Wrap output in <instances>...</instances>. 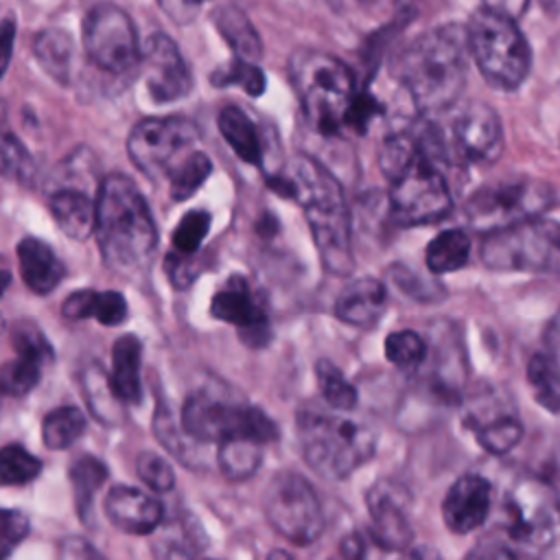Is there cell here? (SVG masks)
Returning <instances> with one entry per match:
<instances>
[{
    "label": "cell",
    "instance_id": "cell-31",
    "mask_svg": "<svg viewBox=\"0 0 560 560\" xmlns=\"http://www.w3.org/2000/svg\"><path fill=\"white\" fill-rule=\"evenodd\" d=\"M68 479L72 483V497H74V508L83 521H88L92 503L96 492L107 479V466L94 457V455H83L72 462L68 468Z\"/></svg>",
    "mask_w": 560,
    "mask_h": 560
},
{
    "label": "cell",
    "instance_id": "cell-55",
    "mask_svg": "<svg viewBox=\"0 0 560 560\" xmlns=\"http://www.w3.org/2000/svg\"><path fill=\"white\" fill-rule=\"evenodd\" d=\"M13 33H15V28H13V22H11V18H7V20H4V24H2V46H4V52H2V70H7V66H9V59H11V44H13Z\"/></svg>",
    "mask_w": 560,
    "mask_h": 560
},
{
    "label": "cell",
    "instance_id": "cell-33",
    "mask_svg": "<svg viewBox=\"0 0 560 560\" xmlns=\"http://www.w3.org/2000/svg\"><path fill=\"white\" fill-rule=\"evenodd\" d=\"M35 57L39 66L59 83H66L70 77L72 61V42L61 28H44L33 42Z\"/></svg>",
    "mask_w": 560,
    "mask_h": 560
},
{
    "label": "cell",
    "instance_id": "cell-21",
    "mask_svg": "<svg viewBox=\"0 0 560 560\" xmlns=\"http://www.w3.org/2000/svg\"><path fill=\"white\" fill-rule=\"evenodd\" d=\"M105 514L120 532L147 536L162 523V505L131 486H114L105 497Z\"/></svg>",
    "mask_w": 560,
    "mask_h": 560
},
{
    "label": "cell",
    "instance_id": "cell-32",
    "mask_svg": "<svg viewBox=\"0 0 560 560\" xmlns=\"http://www.w3.org/2000/svg\"><path fill=\"white\" fill-rule=\"evenodd\" d=\"M470 256V238L464 230H444L427 245V267L431 273H451L462 269Z\"/></svg>",
    "mask_w": 560,
    "mask_h": 560
},
{
    "label": "cell",
    "instance_id": "cell-15",
    "mask_svg": "<svg viewBox=\"0 0 560 560\" xmlns=\"http://www.w3.org/2000/svg\"><path fill=\"white\" fill-rule=\"evenodd\" d=\"M455 164H490L503 151V129L497 112L483 101L457 107L446 136Z\"/></svg>",
    "mask_w": 560,
    "mask_h": 560
},
{
    "label": "cell",
    "instance_id": "cell-9",
    "mask_svg": "<svg viewBox=\"0 0 560 560\" xmlns=\"http://www.w3.org/2000/svg\"><path fill=\"white\" fill-rule=\"evenodd\" d=\"M451 206L453 195L446 168L424 153L422 147L413 162L389 179V214L400 225L440 221L448 214Z\"/></svg>",
    "mask_w": 560,
    "mask_h": 560
},
{
    "label": "cell",
    "instance_id": "cell-20",
    "mask_svg": "<svg viewBox=\"0 0 560 560\" xmlns=\"http://www.w3.org/2000/svg\"><path fill=\"white\" fill-rule=\"evenodd\" d=\"M492 486L481 475H462L442 501V518L455 534L481 527L490 514Z\"/></svg>",
    "mask_w": 560,
    "mask_h": 560
},
{
    "label": "cell",
    "instance_id": "cell-39",
    "mask_svg": "<svg viewBox=\"0 0 560 560\" xmlns=\"http://www.w3.org/2000/svg\"><path fill=\"white\" fill-rule=\"evenodd\" d=\"M210 171H212V162L203 151L197 149L195 153H190L168 179L171 182V199L186 201L188 197H192V192L199 190V186L206 182Z\"/></svg>",
    "mask_w": 560,
    "mask_h": 560
},
{
    "label": "cell",
    "instance_id": "cell-45",
    "mask_svg": "<svg viewBox=\"0 0 560 560\" xmlns=\"http://www.w3.org/2000/svg\"><path fill=\"white\" fill-rule=\"evenodd\" d=\"M136 472L153 492H171L175 486L173 468L155 453H140L136 459Z\"/></svg>",
    "mask_w": 560,
    "mask_h": 560
},
{
    "label": "cell",
    "instance_id": "cell-3",
    "mask_svg": "<svg viewBox=\"0 0 560 560\" xmlns=\"http://www.w3.org/2000/svg\"><path fill=\"white\" fill-rule=\"evenodd\" d=\"M468 55L466 26H433L396 52L392 74L420 114H442L457 103L466 85Z\"/></svg>",
    "mask_w": 560,
    "mask_h": 560
},
{
    "label": "cell",
    "instance_id": "cell-5",
    "mask_svg": "<svg viewBox=\"0 0 560 560\" xmlns=\"http://www.w3.org/2000/svg\"><path fill=\"white\" fill-rule=\"evenodd\" d=\"M298 435L304 462L324 479H346L376 448V433L368 422L337 413L300 411Z\"/></svg>",
    "mask_w": 560,
    "mask_h": 560
},
{
    "label": "cell",
    "instance_id": "cell-16",
    "mask_svg": "<svg viewBox=\"0 0 560 560\" xmlns=\"http://www.w3.org/2000/svg\"><path fill=\"white\" fill-rule=\"evenodd\" d=\"M212 317L238 328L243 343L260 348L269 341V315L260 293H256L243 276H230L210 302Z\"/></svg>",
    "mask_w": 560,
    "mask_h": 560
},
{
    "label": "cell",
    "instance_id": "cell-40",
    "mask_svg": "<svg viewBox=\"0 0 560 560\" xmlns=\"http://www.w3.org/2000/svg\"><path fill=\"white\" fill-rule=\"evenodd\" d=\"M42 472V462L20 444H7L0 451V479L4 486L31 483Z\"/></svg>",
    "mask_w": 560,
    "mask_h": 560
},
{
    "label": "cell",
    "instance_id": "cell-23",
    "mask_svg": "<svg viewBox=\"0 0 560 560\" xmlns=\"http://www.w3.org/2000/svg\"><path fill=\"white\" fill-rule=\"evenodd\" d=\"M15 254L24 284L37 295L50 293L66 276V267L52 247L35 236L22 238L15 247Z\"/></svg>",
    "mask_w": 560,
    "mask_h": 560
},
{
    "label": "cell",
    "instance_id": "cell-25",
    "mask_svg": "<svg viewBox=\"0 0 560 560\" xmlns=\"http://www.w3.org/2000/svg\"><path fill=\"white\" fill-rule=\"evenodd\" d=\"M50 212L59 230L74 238L85 241L96 228V199L74 186H61L50 195Z\"/></svg>",
    "mask_w": 560,
    "mask_h": 560
},
{
    "label": "cell",
    "instance_id": "cell-7",
    "mask_svg": "<svg viewBox=\"0 0 560 560\" xmlns=\"http://www.w3.org/2000/svg\"><path fill=\"white\" fill-rule=\"evenodd\" d=\"M510 542L529 560H560V497L542 479L518 481L508 497Z\"/></svg>",
    "mask_w": 560,
    "mask_h": 560
},
{
    "label": "cell",
    "instance_id": "cell-13",
    "mask_svg": "<svg viewBox=\"0 0 560 560\" xmlns=\"http://www.w3.org/2000/svg\"><path fill=\"white\" fill-rule=\"evenodd\" d=\"M267 523L293 545L306 547L324 532V510L311 481L298 472L276 475L262 497Z\"/></svg>",
    "mask_w": 560,
    "mask_h": 560
},
{
    "label": "cell",
    "instance_id": "cell-18",
    "mask_svg": "<svg viewBox=\"0 0 560 560\" xmlns=\"http://www.w3.org/2000/svg\"><path fill=\"white\" fill-rule=\"evenodd\" d=\"M405 490L394 486L392 481H378L365 494L368 512H370V536L372 540L389 551L405 549L411 538L413 529L407 516Z\"/></svg>",
    "mask_w": 560,
    "mask_h": 560
},
{
    "label": "cell",
    "instance_id": "cell-8",
    "mask_svg": "<svg viewBox=\"0 0 560 560\" xmlns=\"http://www.w3.org/2000/svg\"><path fill=\"white\" fill-rule=\"evenodd\" d=\"M179 422L186 433L203 444L252 440L265 446L278 438V427L258 407L225 402L208 392H195L186 398Z\"/></svg>",
    "mask_w": 560,
    "mask_h": 560
},
{
    "label": "cell",
    "instance_id": "cell-48",
    "mask_svg": "<svg viewBox=\"0 0 560 560\" xmlns=\"http://www.w3.org/2000/svg\"><path fill=\"white\" fill-rule=\"evenodd\" d=\"M31 523L28 516L20 510L4 508L2 510V558H9V553L28 536Z\"/></svg>",
    "mask_w": 560,
    "mask_h": 560
},
{
    "label": "cell",
    "instance_id": "cell-10",
    "mask_svg": "<svg viewBox=\"0 0 560 560\" xmlns=\"http://www.w3.org/2000/svg\"><path fill=\"white\" fill-rule=\"evenodd\" d=\"M551 188L545 182L514 177L488 184L466 201V217L479 232H497L534 221L551 203Z\"/></svg>",
    "mask_w": 560,
    "mask_h": 560
},
{
    "label": "cell",
    "instance_id": "cell-38",
    "mask_svg": "<svg viewBox=\"0 0 560 560\" xmlns=\"http://www.w3.org/2000/svg\"><path fill=\"white\" fill-rule=\"evenodd\" d=\"M315 376L319 383V392L324 400L335 409V411H350L357 407V389L354 385L343 376V372L330 363L328 359H319L315 363Z\"/></svg>",
    "mask_w": 560,
    "mask_h": 560
},
{
    "label": "cell",
    "instance_id": "cell-50",
    "mask_svg": "<svg viewBox=\"0 0 560 560\" xmlns=\"http://www.w3.org/2000/svg\"><path fill=\"white\" fill-rule=\"evenodd\" d=\"M57 560H105L83 536H66L57 547Z\"/></svg>",
    "mask_w": 560,
    "mask_h": 560
},
{
    "label": "cell",
    "instance_id": "cell-34",
    "mask_svg": "<svg viewBox=\"0 0 560 560\" xmlns=\"http://www.w3.org/2000/svg\"><path fill=\"white\" fill-rule=\"evenodd\" d=\"M83 394L88 398L90 411L103 424H116L120 420V398L112 387L109 374L92 365L83 372Z\"/></svg>",
    "mask_w": 560,
    "mask_h": 560
},
{
    "label": "cell",
    "instance_id": "cell-26",
    "mask_svg": "<svg viewBox=\"0 0 560 560\" xmlns=\"http://www.w3.org/2000/svg\"><path fill=\"white\" fill-rule=\"evenodd\" d=\"M68 319H96L103 326H118L127 319V300L118 291L81 289L70 293L61 306Z\"/></svg>",
    "mask_w": 560,
    "mask_h": 560
},
{
    "label": "cell",
    "instance_id": "cell-29",
    "mask_svg": "<svg viewBox=\"0 0 560 560\" xmlns=\"http://www.w3.org/2000/svg\"><path fill=\"white\" fill-rule=\"evenodd\" d=\"M214 24L223 39L234 50V57L256 63L262 57V42L249 18L236 7H221L214 13Z\"/></svg>",
    "mask_w": 560,
    "mask_h": 560
},
{
    "label": "cell",
    "instance_id": "cell-36",
    "mask_svg": "<svg viewBox=\"0 0 560 560\" xmlns=\"http://www.w3.org/2000/svg\"><path fill=\"white\" fill-rule=\"evenodd\" d=\"M85 431V413L77 407H57L46 413L42 422V438L44 444L52 451L68 448L74 444Z\"/></svg>",
    "mask_w": 560,
    "mask_h": 560
},
{
    "label": "cell",
    "instance_id": "cell-28",
    "mask_svg": "<svg viewBox=\"0 0 560 560\" xmlns=\"http://www.w3.org/2000/svg\"><path fill=\"white\" fill-rule=\"evenodd\" d=\"M219 131L232 151L254 166L262 164V142L254 120L236 105L223 107L219 114Z\"/></svg>",
    "mask_w": 560,
    "mask_h": 560
},
{
    "label": "cell",
    "instance_id": "cell-6",
    "mask_svg": "<svg viewBox=\"0 0 560 560\" xmlns=\"http://www.w3.org/2000/svg\"><path fill=\"white\" fill-rule=\"evenodd\" d=\"M466 39L470 57L490 85L516 90L525 81L532 52L514 18L481 7L468 18Z\"/></svg>",
    "mask_w": 560,
    "mask_h": 560
},
{
    "label": "cell",
    "instance_id": "cell-35",
    "mask_svg": "<svg viewBox=\"0 0 560 560\" xmlns=\"http://www.w3.org/2000/svg\"><path fill=\"white\" fill-rule=\"evenodd\" d=\"M262 462V444L252 440H230L219 444L217 464L232 481L249 479Z\"/></svg>",
    "mask_w": 560,
    "mask_h": 560
},
{
    "label": "cell",
    "instance_id": "cell-1",
    "mask_svg": "<svg viewBox=\"0 0 560 560\" xmlns=\"http://www.w3.org/2000/svg\"><path fill=\"white\" fill-rule=\"evenodd\" d=\"M289 74L304 116L324 136L365 133L381 114L378 101L359 90L350 68L332 55L300 48L289 59Z\"/></svg>",
    "mask_w": 560,
    "mask_h": 560
},
{
    "label": "cell",
    "instance_id": "cell-41",
    "mask_svg": "<svg viewBox=\"0 0 560 560\" xmlns=\"http://www.w3.org/2000/svg\"><path fill=\"white\" fill-rule=\"evenodd\" d=\"M385 357L396 368L411 370L427 359V343L413 330H396L385 339Z\"/></svg>",
    "mask_w": 560,
    "mask_h": 560
},
{
    "label": "cell",
    "instance_id": "cell-11",
    "mask_svg": "<svg viewBox=\"0 0 560 560\" xmlns=\"http://www.w3.org/2000/svg\"><path fill=\"white\" fill-rule=\"evenodd\" d=\"M199 129L182 116L144 118L129 131L127 153L149 179H171L177 166L195 153Z\"/></svg>",
    "mask_w": 560,
    "mask_h": 560
},
{
    "label": "cell",
    "instance_id": "cell-12",
    "mask_svg": "<svg viewBox=\"0 0 560 560\" xmlns=\"http://www.w3.org/2000/svg\"><path fill=\"white\" fill-rule=\"evenodd\" d=\"M481 260L499 271H540L560 265V225L525 221L486 234Z\"/></svg>",
    "mask_w": 560,
    "mask_h": 560
},
{
    "label": "cell",
    "instance_id": "cell-4",
    "mask_svg": "<svg viewBox=\"0 0 560 560\" xmlns=\"http://www.w3.org/2000/svg\"><path fill=\"white\" fill-rule=\"evenodd\" d=\"M96 245L103 262L127 278L140 276L153 260L158 228L136 184L120 175H107L96 192Z\"/></svg>",
    "mask_w": 560,
    "mask_h": 560
},
{
    "label": "cell",
    "instance_id": "cell-19",
    "mask_svg": "<svg viewBox=\"0 0 560 560\" xmlns=\"http://www.w3.org/2000/svg\"><path fill=\"white\" fill-rule=\"evenodd\" d=\"M11 343L15 357L2 365V389L11 396H24L39 383L44 363L52 359V348L42 330L31 322L13 326Z\"/></svg>",
    "mask_w": 560,
    "mask_h": 560
},
{
    "label": "cell",
    "instance_id": "cell-58",
    "mask_svg": "<svg viewBox=\"0 0 560 560\" xmlns=\"http://www.w3.org/2000/svg\"><path fill=\"white\" fill-rule=\"evenodd\" d=\"M267 560H293V556L289 551H284V549H273V551H269Z\"/></svg>",
    "mask_w": 560,
    "mask_h": 560
},
{
    "label": "cell",
    "instance_id": "cell-14",
    "mask_svg": "<svg viewBox=\"0 0 560 560\" xmlns=\"http://www.w3.org/2000/svg\"><path fill=\"white\" fill-rule=\"evenodd\" d=\"M83 48L94 66L120 74L142 59L136 26L127 11L105 2L90 9L83 20Z\"/></svg>",
    "mask_w": 560,
    "mask_h": 560
},
{
    "label": "cell",
    "instance_id": "cell-17",
    "mask_svg": "<svg viewBox=\"0 0 560 560\" xmlns=\"http://www.w3.org/2000/svg\"><path fill=\"white\" fill-rule=\"evenodd\" d=\"M142 63L147 88L158 103H173L188 96L192 88V77L179 48L168 35H149L142 46Z\"/></svg>",
    "mask_w": 560,
    "mask_h": 560
},
{
    "label": "cell",
    "instance_id": "cell-43",
    "mask_svg": "<svg viewBox=\"0 0 560 560\" xmlns=\"http://www.w3.org/2000/svg\"><path fill=\"white\" fill-rule=\"evenodd\" d=\"M210 230V214L203 210H192L184 214L179 225L173 230V247L179 254H197L206 234Z\"/></svg>",
    "mask_w": 560,
    "mask_h": 560
},
{
    "label": "cell",
    "instance_id": "cell-2",
    "mask_svg": "<svg viewBox=\"0 0 560 560\" xmlns=\"http://www.w3.org/2000/svg\"><path fill=\"white\" fill-rule=\"evenodd\" d=\"M269 186L295 199L306 214L324 267L335 276L354 269L350 210L337 177L311 155H295L284 175L269 177Z\"/></svg>",
    "mask_w": 560,
    "mask_h": 560
},
{
    "label": "cell",
    "instance_id": "cell-56",
    "mask_svg": "<svg viewBox=\"0 0 560 560\" xmlns=\"http://www.w3.org/2000/svg\"><path fill=\"white\" fill-rule=\"evenodd\" d=\"M409 560H442V556L431 545H418V547H413Z\"/></svg>",
    "mask_w": 560,
    "mask_h": 560
},
{
    "label": "cell",
    "instance_id": "cell-53",
    "mask_svg": "<svg viewBox=\"0 0 560 560\" xmlns=\"http://www.w3.org/2000/svg\"><path fill=\"white\" fill-rule=\"evenodd\" d=\"M328 560H365V540L359 534H348Z\"/></svg>",
    "mask_w": 560,
    "mask_h": 560
},
{
    "label": "cell",
    "instance_id": "cell-47",
    "mask_svg": "<svg viewBox=\"0 0 560 560\" xmlns=\"http://www.w3.org/2000/svg\"><path fill=\"white\" fill-rule=\"evenodd\" d=\"M164 269L166 276L171 280V284L179 291L188 289L195 278L199 276V254H179V252H171L164 260Z\"/></svg>",
    "mask_w": 560,
    "mask_h": 560
},
{
    "label": "cell",
    "instance_id": "cell-57",
    "mask_svg": "<svg viewBox=\"0 0 560 560\" xmlns=\"http://www.w3.org/2000/svg\"><path fill=\"white\" fill-rule=\"evenodd\" d=\"M363 7L368 9H385L389 4H396V2H402V0H359Z\"/></svg>",
    "mask_w": 560,
    "mask_h": 560
},
{
    "label": "cell",
    "instance_id": "cell-42",
    "mask_svg": "<svg viewBox=\"0 0 560 560\" xmlns=\"http://www.w3.org/2000/svg\"><path fill=\"white\" fill-rule=\"evenodd\" d=\"M210 79L219 88H223V85H238L249 96H258L265 90V74H262V70L256 63L238 59V57H234L230 66H223L217 72H212Z\"/></svg>",
    "mask_w": 560,
    "mask_h": 560
},
{
    "label": "cell",
    "instance_id": "cell-46",
    "mask_svg": "<svg viewBox=\"0 0 560 560\" xmlns=\"http://www.w3.org/2000/svg\"><path fill=\"white\" fill-rule=\"evenodd\" d=\"M389 276L392 280L396 282V287L400 291H405L409 298L413 300H420V302H433L442 295V287L440 284H433L431 280H424L420 278L413 269L405 267V265H396L389 269Z\"/></svg>",
    "mask_w": 560,
    "mask_h": 560
},
{
    "label": "cell",
    "instance_id": "cell-22",
    "mask_svg": "<svg viewBox=\"0 0 560 560\" xmlns=\"http://www.w3.org/2000/svg\"><path fill=\"white\" fill-rule=\"evenodd\" d=\"M527 378L538 402L560 411V308L542 332L540 350L529 359Z\"/></svg>",
    "mask_w": 560,
    "mask_h": 560
},
{
    "label": "cell",
    "instance_id": "cell-24",
    "mask_svg": "<svg viewBox=\"0 0 560 560\" xmlns=\"http://www.w3.org/2000/svg\"><path fill=\"white\" fill-rule=\"evenodd\" d=\"M387 293L383 282L376 278H357L352 280L335 302V315L352 326L370 328L385 313Z\"/></svg>",
    "mask_w": 560,
    "mask_h": 560
},
{
    "label": "cell",
    "instance_id": "cell-27",
    "mask_svg": "<svg viewBox=\"0 0 560 560\" xmlns=\"http://www.w3.org/2000/svg\"><path fill=\"white\" fill-rule=\"evenodd\" d=\"M140 357H142V343L138 341V337L122 335L116 339L112 348L109 381L118 398L129 405H136L142 398Z\"/></svg>",
    "mask_w": 560,
    "mask_h": 560
},
{
    "label": "cell",
    "instance_id": "cell-52",
    "mask_svg": "<svg viewBox=\"0 0 560 560\" xmlns=\"http://www.w3.org/2000/svg\"><path fill=\"white\" fill-rule=\"evenodd\" d=\"M158 2L171 20L179 24H188L197 15L199 7L208 0H158Z\"/></svg>",
    "mask_w": 560,
    "mask_h": 560
},
{
    "label": "cell",
    "instance_id": "cell-54",
    "mask_svg": "<svg viewBox=\"0 0 560 560\" xmlns=\"http://www.w3.org/2000/svg\"><path fill=\"white\" fill-rule=\"evenodd\" d=\"M527 2H529V0H483V7H488V9H492V11H499V13H503V15L516 20L518 15H523Z\"/></svg>",
    "mask_w": 560,
    "mask_h": 560
},
{
    "label": "cell",
    "instance_id": "cell-44",
    "mask_svg": "<svg viewBox=\"0 0 560 560\" xmlns=\"http://www.w3.org/2000/svg\"><path fill=\"white\" fill-rule=\"evenodd\" d=\"M192 542V536L184 527H177L160 534L151 542V551L155 560H197V547Z\"/></svg>",
    "mask_w": 560,
    "mask_h": 560
},
{
    "label": "cell",
    "instance_id": "cell-49",
    "mask_svg": "<svg viewBox=\"0 0 560 560\" xmlns=\"http://www.w3.org/2000/svg\"><path fill=\"white\" fill-rule=\"evenodd\" d=\"M28 164V153L24 149V144L9 131H4L2 136V171L4 175H22L24 168Z\"/></svg>",
    "mask_w": 560,
    "mask_h": 560
},
{
    "label": "cell",
    "instance_id": "cell-51",
    "mask_svg": "<svg viewBox=\"0 0 560 560\" xmlns=\"http://www.w3.org/2000/svg\"><path fill=\"white\" fill-rule=\"evenodd\" d=\"M466 560H529L512 542H481Z\"/></svg>",
    "mask_w": 560,
    "mask_h": 560
},
{
    "label": "cell",
    "instance_id": "cell-37",
    "mask_svg": "<svg viewBox=\"0 0 560 560\" xmlns=\"http://www.w3.org/2000/svg\"><path fill=\"white\" fill-rule=\"evenodd\" d=\"M475 435H477V442L481 444V448H486L488 453L505 455L521 442L523 424L516 416L503 413V416H497L492 420L477 424Z\"/></svg>",
    "mask_w": 560,
    "mask_h": 560
},
{
    "label": "cell",
    "instance_id": "cell-30",
    "mask_svg": "<svg viewBox=\"0 0 560 560\" xmlns=\"http://www.w3.org/2000/svg\"><path fill=\"white\" fill-rule=\"evenodd\" d=\"M153 431H155L158 440L162 442V446L168 453H173L184 466L203 468V462H201L203 442H199L190 433H186L182 422L177 424L175 416L164 405H160L153 413Z\"/></svg>",
    "mask_w": 560,
    "mask_h": 560
}]
</instances>
